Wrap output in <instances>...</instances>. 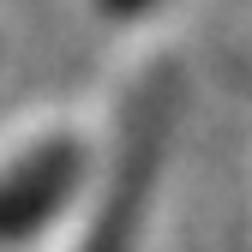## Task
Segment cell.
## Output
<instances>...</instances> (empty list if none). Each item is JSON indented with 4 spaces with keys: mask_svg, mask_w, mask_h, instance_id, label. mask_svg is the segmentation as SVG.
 Segmentation results:
<instances>
[{
    "mask_svg": "<svg viewBox=\"0 0 252 252\" xmlns=\"http://www.w3.org/2000/svg\"><path fill=\"white\" fill-rule=\"evenodd\" d=\"M168 120H174V78L162 72L138 96V108H132L114 180L102 192V216H96V228H90V252H132L138 246V222H144L156 168H162V144H168Z\"/></svg>",
    "mask_w": 252,
    "mask_h": 252,
    "instance_id": "obj_1",
    "label": "cell"
},
{
    "mask_svg": "<svg viewBox=\"0 0 252 252\" xmlns=\"http://www.w3.org/2000/svg\"><path fill=\"white\" fill-rule=\"evenodd\" d=\"M72 180H78V144L72 138H60V144L36 150L24 168H12L0 180V240H18L42 216H54L60 198L72 192Z\"/></svg>",
    "mask_w": 252,
    "mask_h": 252,
    "instance_id": "obj_2",
    "label": "cell"
},
{
    "mask_svg": "<svg viewBox=\"0 0 252 252\" xmlns=\"http://www.w3.org/2000/svg\"><path fill=\"white\" fill-rule=\"evenodd\" d=\"M96 6H102L108 18H132L138 6H150V0H96Z\"/></svg>",
    "mask_w": 252,
    "mask_h": 252,
    "instance_id": "obj_3",
    "label": "cell"
}]
</instances>
